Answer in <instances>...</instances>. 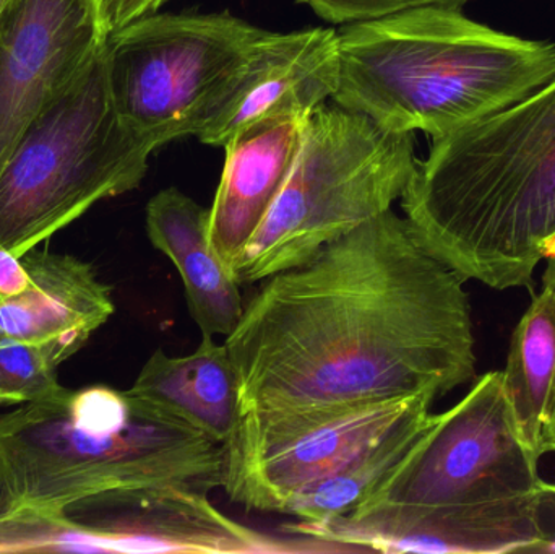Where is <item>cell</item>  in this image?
<instances>
[{
  "instance_id": "obj_1",
  "label": "cell",
  "mask_w": 555,
  "mask_h": 554,
  "mask_svg": "<svg viewBox=\"0 0 555 554\" xmlns=\"http://www.w3.org/2000/svg\"><path fill=\"white\" fill-rule=\"evenodd\" d=\"M224 345L241 416L439 399L476 377L465 280L393 210L263 280Z\"/></svg>"
},
{
  "instance_id": "obj_2",
  "label": "cell",
  "mask_w": 555,
  "mask_h": 554,
  "mask_svg": "<svg viewBox=\"0 0 555 554\" xmlns=\"http://www.w3.org/2000/svg\"><path fill=\"white\" fill-rule=\"evenodd\" d=\"M228 451L127 390L65 387L0 416V516L62 517L159 491L211 493Z\"/></svg>"
},
{
  "instance_id": "obj_3",
  "label": "cell",
  "mask_w": 555,
  "mask_h": 554,
  "mask_svg": "<svg viewBox=\"0 0 555 554\" xmlns=\"http://www.w3.org/2000/svg\"><path fill=\"white\" fill-rule=\"evenodd\" d=\"M400 202L421 243L465 282L528 288L555 234V77L434 139Z\"/></svg>"
},
{
  "instance_id": "obj_4",
  "label": "cell",
  "mask_w": 555,
  "mask_h": 554,
  "mask_svg": "<svg viewBox=\"0 0 555 554\" xmlns=\"http://www.w3.org/2000/svg\"><path fill=\"white\" fill-rule=\"evenodd\" d=\"M335 103L395 132L434 139L486 119L555 77V42L426 7L338 33Z\"/></svg>"
},
{
  "instance_id": "obj_5",
  "label": "cell",
  "mask_w": 555,
  "mask_h": 554,
  "mask_svg": "<svg viewBox=\"0 0 555 554\" xmlns=\"http://www.w3.org/2000/svg\"><path fill=\"white\" fill-rule=\"evenodd\" d=\"M104 48L39 111L0 172V246L15 256L139 188L149 171L156 149L114 107Z\"/></svg>"
},
{
  "instance_id": "obj_6",
  "label": "cell",
  "mask_w": 555,
  "mask_h": 554,
  "mask_svg": "<svg viewBox=\"0 0 555 554\" xmlns=\"http://www.w3.org/2000/svg\"><path fill=\"white\" fill-rule=\"evenodd\" d=\"M416 165L414 133L320 104L307 117L299 155L234 279L249 285L310 262L326 244L391 210Z\"/></svg>"
},
{
  "instance_id": "obj_7",
  "label": "cell",
  "mask_w": 555,
  "mask_h": 554,
  "mask_svg": "<svg viewBox=\"0 0 555 554\" xmlns=\"http://www.w3.org/2000/svg\"><path fill=\"white\" fill-rule=\"evenodd\" d=\"M266 33L228 13L142 16L106 39L114 107L155 149L197 137Z\"/></svg>"
},
{
  "instance_id": "obj_8",
  "label": "cell",
  "mask_w": 555,
  "mask_h": 554,
  "mask_svg": "<svg viewBox=\"0 0 555 554\" xmlns=\"http://www.w3.org/2000/svg\"><path fill=\"white\" fill-rule=\"evenodd\" d=\"M538 465L502 371H491L455 407L434 413L416 446L359 507L460 506L531 497L543 481Z\"/></svg>"
},
{
  "instance_id": "obj_9",
  "label": "cell",
  "mask_w": 555,
  "mask_h": 554,
  "mask_svg": "<svg viewBox=\"0 0 555 554\" xmlns=\"http://www.w3.org/2000/svg\"><path fill=\"white\" fill-rule=\"evenodd\" d=\"M433 394L362 403L332 413L241 416L227 446L231 501L259 513L284 514L291 500L333 477L420 413Z\"/></svg>"
},
{
  "instance_id": "obj_10",
  "label": "cell",
  "mask_w": 555,
  "mask_h": 554,
  "mask_svg": "<svg viewBox=\"0 0 555 554\" xmlns=\"http://www.w3.org/2000/svg\"><path fill=\"white\" fill-rule=\"evenodd\" d=\"M107 36L98 0H9L0 15V172L28 124Z\"/></svg>"
},
{
  "instance_id": "obj_11",
  "label": "cell",
  "mask_w": 555,
  "mask_h": 554,
  "mask_svg": "<svg viewBox=\"0 0 555 554\" xmlns=\"http://www.w3.org/2000/svg\"><path fill=\"white\" fill-rule=\"evenodd\" d=\"M531 497L460 506H367L322 523H296L336 552L505 554L534 553L540 530Z\"/></svg>"
},
{
  "instance_id": "obj_12",
  "label": "cell",
  "mask_w": 555,
  "mask_h": 554,
  "mask_svg": "<svg viewBox=\"0 0 555 554\" xmlns=\"http://www.w3.org/2000/svg\"><path fill=\"white\" fill-rule=\"evenodd\" d=\"M338 81V33L328 28L267 31L197 139L205 145L224 146L259 120L307 116L326 98L335 96Z\"/></svg>"
},
{
  "instance_id": "obj_13",
  "label": "cell",
  "mask_w": 555,
  "mask_h": 554,
  "mask_svg": "<svg viewBox=\"0 0 555 554\" xmlns=\"http://www.w3.org/2000/svg\"><path fill=\"white\" fill-rule=\"evenodd\" d=\"M307 117L309 114L259 120L224 145L223 175L210 208V241L233 276L293 169Z\"/></svg>"
},
{
  "instance_id": "obj_14",
  "label": "cell",
  "mask_w": 555,
  "mask_h": 554,
  "mask_svg": "<svg viewBox=\"0 0 555 554\" xmlns=\"http://www.w3.org/2000/svg\"><path fill=\"white\" fill-rule=\"evenodd\" d=\"M22 260L29 283L15 298L0 301V340H62L81 348L116 311L113 289L101 282L90 263L68 254L36 249Z\"/></svg>"
},
{
  "instance_id": "obj_15",
  "label": "cell",
  "mask_w": 555,
  "mask_h": 554,
  "mask_svg": "<svg viewBox=\"0 0 555 554\" xmlns=\"http://www.w3.org/2000/svg\"><path fill=\"white\" fill-rule=\"evenodd\" d=\"M146 234L178 269L189 314L202 335L230 337L244 312L243 295L211 246L210 208L179 189H165L146 205Z\"/></svg>"
},
{
  "instance_id": "obj_16",
  "label": "cell",
  "mask_w": 555,
  "mask_h": 554,
  "mask_svg": "<svg viewBox=\"0 0 555 554\" xmlns=\"http://www.w3.org/2000/svg\"><path fill=\"white\" fill-rule=\"evenodd\" d=\"M127 392L227 448L241 420L240 389L227 345L202 335L185 357L158 348Z\"/></svg>"
},
{
  "instance_id": "obj_17",
  "label": "cell",
  "mask_w": 555,
  "mask_h": 554,
  "mask_svg": "<svg viewBox=\"0 0 555 554\" xmlns=\"http://www.w3.org/2000/svg\"><path fill=\"white\" fill-rule=\"evenodd\" d=\"M505 392L534 458L550 454L555 415V292L543 285L512 334L502 371Z\"/></svg>"
},
{
  "instance_id": "obj_18",
  "label": "cell",
  "mask_w": 555,
  "mask_h": 554,
  "mask_svg": "<svg viewBox=\"0 0 555 554\" xmlns=\"http://www.w3.org/2000/svg\"><path fill=\"white\" fill-rule=\"evenodd\" d=\"M433 410L420 413L362 452L341 472L307 488L284 510L296 523L313 524L345 516L361 506L395 471L433 423Z\"/></svg>"
},
{
  "instance_id": "obj_19",
  "label": "cell",
  "mask_w": 555,
  "mask_h": 554,
  "mask_svg": "<svg viewBox=\"0 0 555 554\" xmlns=\"http://www.w3.org/2000/svg\"><path fill=\"white\" fill-rule=\"evenodd\" d=\"M80 348L70 342L0 340V407L31 403L61 389L57 366Z\"/></svg>"
},
{
  "instance_id": "obj_20",
  "label": "cell",
  "mask_w": 555,
  "mask_h": 554,
  "mask_svg": "<svg viewBox=\"0 0 555 554\" xmlns=\"http://www.w3.org/2000/svg\"><path fill=\"white\" fill-rule=\"evenodd\" d=\"M320 18L335 25L375 22L426 7L462 10L469 0H299Z\"/></svg>"
},
{
  "instance_id": "obj_21",
  "label": "cell",
  "mask_w": 555,
  "mask_h": 554,
  "mask_svg": "<svg viewBox=\"0 0 555 554\" xmlns=\"http://www.w3.org/2000/svg\"><path fill=\"white\" fill-rule=\"evenodd\" d=\"M166 0H98L101 18L107 35L124 28L129 23L153 15Z\"/></svg>"
},
{
  "instance_id": "obj_22",
  "label": "cell",
  "mask_w": 555,
  "mask_h": 554,
  "mask_svg": "<svg viewBox=\"0 0 555 554\" xmlns=\"http://www.w3.org/2000/svg\"><path fill=\"white\" fill-rule=\"evenodd\" d=\"M534 516L541 540L533 554L555 553V484L541 481L534 500Z\"/></svg>"
},
{
  "instance_id": "obj_23",
  "label": "cell",
  "mask_w": 555,
  "mask_h": 554,
  "mask_svg": "<svg viewBox=\"0 0 555 554\" xmlns=\"http://www.w3.org/2000/svg\"><path fill=\"white\" fill-rule=\"evenodd\" d=\"M29 283V273L22 257L0 246V301L15 298L25 292Z\"/></svg>"
},
{
  "instance_id": "obj_24",
  "label": "cell",
  "mask_w": 555,
  "mask_h": 554,
  "mask_svg": "<svg viewBox=\"0 0 555 554\" xmlns=\"http://www.w3.org/2000/svg\"><path fill=\"white\" fill-rule=\"evenodd\" d=\"M546 272L543 275V285L551 286L555 292V256L547 257ZM547 449L555 452V415L553 426H551L550 439H547Z\"/></svg>"
},
{
  "instance_id": "obj_25",
  "label": "cell",
  "mask_w": 555,
  "mask_h": 554,
  "mask_svg": "<svg viewBox=\"0 0 555 554\" xmlns=\"http://www.w3.org/2000/svg\"><path fill=\"white\" fill-rule=\"evenodd\" d=\"M544 259H547V257L555 256V234L551 240H547V243L544 244Z\"/></svg>"
},
{
  "instance_id": "obj_26",
  "label": "cell",
  "mask_w": 555,
  "mask_h": 554,
  "mask_svg": "<svg viewBox=\"0 0 555 554\" xmlns=\"http://www.w3.org/2000/svg\"><path fill=\"white\" fill-rule=\"evenodd\" d=\"M7 3H9V0H0V15H2L3 10H5Z\"/></svg>"
}]
</instances>
